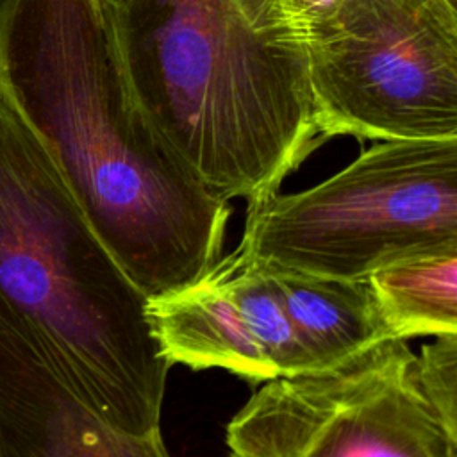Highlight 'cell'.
Segmentation results:
<instances>
[{"label": "cell", "mask_w": 457, "mask_h": 457, "mask_svg": "<svg viewBox=\"0 0 457 457\" xmlns=\"http://www.w3.org/2000/svg\"><path fill=\"white\" fill-rule=\"evenodd\" d=\"M0 95L143 295L180 287L221 257L230 202L141 107L102 0H0Z\"/></svg>", "instance_id": "cell-1"}, {"label": "cell", "mask_w": 457, "mask_h": 457, "mask_svg": "<svg viewBox=\"0 0 457 457\" xmlns=\"http://www.w3.org/2000/svg\"><path fill=\"white\" fill-rule=\"evenodd\" d=\"M130 86L220 198L278 191L323 141L284 0H102Z\"/></svg>", "instance_id": "cell-2"}, {"label": "cell", "mask_w": 457, "mask_h": 457, "mask_svg": "<svg viewBox=\"0 0 457 457\" xmlns=\"http://www.w3.org/2000/svg\"><path fill=\"white\" fill-rule=\"evenodd\" d=\"M0 302L104 420L132 434L161 427L171 366L148 325L146 295L2 95Z\"/></svg>", "instance_id": "cell-3"}, {"label": "cell", "mask_w": 457, "mask_h": 457, "mask_svg": "<svg viewBox=\"0 0 457 457\" xmlns=\"http://www.w3.org/2000/svg\"><path fill=\"white\" fill-rule=\"evenodd\" d=\"M237 246L264 270L341 280L457 248V139L380 141L309 189L250 204Z\"/></svg>", "instance_id": "cell-4"}, {"label": "cell", "mask_w": 457, "mask_h": 457, "mask_svg": "<svg viewBox=\"0 0 457 457\" xmlns=\"http://www.w3.org/2000/svg\"><path fill=\"white\" fill-rule=\"evenodd\" d=\"M321 141L457 139V5L339 0L303 29Z\"/></svg>", "instance_id": "cell-5"}, {"label": "cell", "mask_w": 457, "mask_h": 457, "mask_svg": "<svg viewBox=\"0 0 457 457\" xmlns=\"http://www.w3.org/2000/svg\"><path fill=\"white\" fill-rule=\"evenodd\" d=\"M414 355L387 339L328 370L264 382L228 421L230 457H457L418 389Z\"/></svg>", "instance_id": "cell-6"}, {"label": "cell", "mask_w": 457, "mask_h": 457, "mask_svg": "<svg viewBox=\"0 0 457 457\" xmlns=\"http://www.w3.org/2000/svg\"><path fill=\"white\" fill-rule=\"evenodd\" d=\"M145 312L170 366L218 368L248 382L316 371L266 273L239 246L198 278L146 296Z\"/></svg>", "instance_id": "cell-7"}, {"label": "cell", "mask_w": 457, "mask_h": 457, "mask_svg": "<svg viewBox=\"0 0 457 457\" xmlns=\"http://www.w3.org/2000/svg\"><path fill=\"white\" fill-rule=\"evenodd\" d=\"M0 457H171L161 427L127 432L93 411L0 302Z\"/></svg>", "instance_id": "cell-8"}, {"label": "cell", "mask_w": 457, "mask_h": 457, "mask_svg": "<svg viewBox=\"0 0 457 457\" xmlns=\"http://www.w3.org/2000/svg\"><path fill=\"white\" fill-rule=\"evenodd\" d=\"M261 270L316 371L336 368L378 343L393 339L366 280Z\"/></svg>", "instance_id": "cell-9"}, {"label": "cell", "mask_w": 457, "mask_h": 457, "mask_svg": "<svg viewBox=\"0 0 457 457\" xmlns=\"http://www.w3.org/2000/svg\"><path fill=\"white\" fill-rule=\"evenodd\" d=\"M366 282L393 339L457 334V248L391 262Z\"/></svg>", "instance_id": "cell-10"}, {"label": "cell", "mask_w": 457, "mask_h": 457, "mask_svg": "<svg viewBox=\"0 0 457 457\" xmlns=\"http://www.w3.org/2000/svg\"><path fill=\"white\" fill-rule=\"evenodd\" d=\"M412 373L445 430L457 437V334H443L423 345L414 355Z\"/></svg>", "instance_id": "cell-11"}, {"label": "cell", "mask_w": 457, "mask_h": 457, "mask_svg": "<svg viewBox=\"0 0 457 457\" xmlns=\"http://www.w3.org/2000/svg\"><path fill=\"white\" fill-rule=\"evenodd\" d=\"M295 25L303 32L305 25L339 0H284Z\"/></svg>", "instance_id": "cell-12"}, {"label": "cell", "mask_w": 457, "mask_h": 457, "mask_svg": "<svg viewBox=\"0 0 457 457\" xmlns=\"http://www.w3.org/2000/svg\"><path fill=\"white\" fill-rule=\"evenodd\" d=\"M450 2H453V4H455V0H450Z\"/></svg>", "instance_id": "cell-13"}]
</instances>
